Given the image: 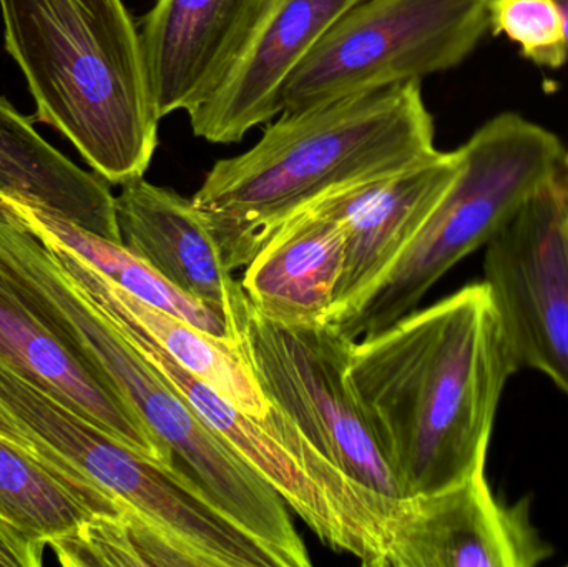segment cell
<instances>
[{
  "label": "cell",
  "mask_w": 568,
  "mask_h": 567,
  "mask_svg": "<svg viewBox=\"0 0 568 567\" xmlns=\"http://www.w3.org/2000/svg\"><path fill=\"white\" fill-rule=\"evenodd\" d=\"M519 369L484 280L353 343L349 378L404 498L486 468Z\"/></svg>",
  "instance_id": "1"
},
{
  "label": "cell",
  "mask_w": 568,
  "mask_h": 567,
  "mask_svg": "<svg viewBox=\"0 0 568 567\" xmlns=\"http://www.w3.org/2000/svg\"><path fill=\"white\" fill-rule=\"evenodd\" d=\"M434 133L420 82L283 112L252 149L219 160L192 202L233 273L324 196L436 155Z\"/></svg>",
  "instance_id": "2"
},
{
  "label": "cell",
  "mask_w": 568,
  "mask_h": 567,
  "mask_svg": "<svg viewBox=\"0 0 568 567\" xmlns=\"http://www.w3.org/2000/svg\"><path fill=\"white\" fill-rule=\"evenodd\" d=\"M3 42L36 117L113 185L145 175L159 143L139 29L122 0H0Z\"/></svg>",
  "instance_id": "3"
},
{
  "label": "cell",
  "mask_w": 568,
  "mask_h": 567,
  "mask_svg": "<svg viewBox=\"0 0 568 567\" xmlns=\"http://www.w3.org/2000/svg\"><path fill=\"white\" fill-rule=\"evenodd\" d=\"M20 295L57 338L142 418L169 449L176 472L265 545L282 567L311 566L280 493L203 422L59 262L40 265Z\"/></svg>",
  "instance_id": "4"
},
{
  "label": "cell",
  "mask_w": 568,
  "mask_h": 567,
  "mask_svg": "<svg viewBox=\"0 0 568 567\" xmlns=\"http://www.w3.org/2000/svg\"><path fill=\"white\" fill-rule=\"evenodd\" d=\"M460 169L396 265L337 330L356 342L417 308L460 260L487 245L534 192L566 170L562 143L517 113L484 123L463 146Z\"/></svg>",
  "instance_id": "5"
},
{
  "label": "cell",
  "mask_w": 568,
  "mask_h": 567,
  "mask_svg": "<svg viewBox=\"0 0 568 567\" xmlns=\"http://www.w3.org/2000/svg\"><path fill=\"white\" fill-rule=\"evenodd\" d=\"M232 325L266 402L373 503L386 526L404 496L349 378L354 342L331 323L272 322L250 300Z\"/></svg>",
  "instance_id": "6"
},
{
  "label": "cell",
  "mask_w": 568,
  "mask_h": 567,
  "mask_svg": "<svg viewBox=\"0 0 568 567\" xmlns=\"http://www.w3.org/2000/svg\"><path fill=\"white\" fill-rule=\"evenodd\" d=\"M0 402L90 479L203 567H280L265 545L223 515L192 479L146 458L0 363Z\"/></svg>",
  "instance_id": "7"
},
{
  "label": "cell",
  "mask_w": 568,
  "mask_h": 567,
  "mask_svg": "<svg viewBox=\"0 0 568 567\" xmlns=\"http://www.w3.org/2000/svg\"><path fill=\"white\" fill-rule=\"evenodd\" d=\"M490 0H359L294 72L282 113L454 69L490 30Z\"/></svg>",
  "instance_id": "8"
},
{
  "label": "cell",
  "mask_w": 568,
  "mask_h": 567,
  "mask_svg": "<svg viewBox=\"0 0 568 567\" xmlns=\"http://www.w3.org/2000/svg\"><path fill=\"white\" fill-rule=\"evenodd\" d=\"M566 170L534 192L487 243L493 292L520 368L546 373L568 396Z\"/></svg>",
  "instance_id": "9"
},
{
  "label": "cell",
  "mask_w": 568,
  "mask_h": 567,
  "mask_svg": "<svg viewBox=\"0 0 568 567\" xmlns=\"http://www.w3.org/2000/svg\"><path fill=\"white\" fill-rule=\"evenodd\" d=\"M384 533L386 567H534L552 553L534 528L529 502L496 498L486 468L400 499Z\"/></svg>",
  "instance_id": "10"
},
{
  "label": "cell",
  "mask_w": 568,
  "mask_h": 567,
  "mask_svg": "<svg viewBox=\"0 0 568 567\" xmlns=\"http://www.w3.org/2000/svg\"><path fill=\"white\" fill-rule=\"evenodd\" d=\"M460 169L459 149L437 152L393 175L349 186L314 203L339 220L346 252L331 325H339L396 265Z\"/></svg>",
  "instance_id": "11"
},
{
  "label": "cell",
  "mask_w": 568,
  "mask_h": 567,
  "mask_svg": "<svg viewBox=\"0 0 568 567\" xmlns=\"http://www.w3.org/2000/svg\"><path fill=\"white\" fill-rule=\"evenodd\" d=\"M273 0H155L140 27L159 120L202 105L225 79Z\"/></svg>",
  "instance_id": "12"
},
{
  "label": "cell",
  "mask_w": 568,
  "mask_h": 567,
  "mask_svg": "<svg viewBox=\"0 0 568 567\" xmlns=\"http://www.w3.org/2000/svg\"><path fill=\"white\" fill-rule=\"evenodd\" d=\"M359 0H273L215 92L189 113L193 135L239 143L282 113L283 92L301 63Z\"/></svg>",
  "instance_id": "13"
},
{
  "label": "cell",
  "mask_w": 568,
  "mask_h": 567,
  "mask_svg": "<svg viewBox=\"0 0 568 567\" xmlns=\"http://www.w3.org/2000/svg\"><path fill=\"white\" fill-rule=\"evenodd\" d=\"M122 243L180 292L223 313L230 323L248 302L192 199L143 176L115 196ZM233 326V325H232Z\"/></svg>",
  "instance_id": "14"
},
{
  "label": "cell",
  "mask_w": 568,
  "mask_h": 567,
  "mask_svg": "<svg viewBox=\"0 0 568 567\" xmlns=\"http://www.w3.org/2000/svg\"><path fill=\"white\" fill-rule=\"evenodd\" d=\"M110 322L202 416L203 422L212 426L280 493L287 508L293 509L324 545L334 551H346L354 556L356 548L353 538L336 506L311 478L310 473L287 452L286 446L273 436L265 419L255 418L236 408L230 399L183 368L142 330L112 318Z\"/></svg>",
  "instance_id": "15"
},
{
  "label": "cell",
  "mask_w": 568,
  "mask_h": 567,
  "mask_svg": "<svg viewBox=\"0 0 568 567\" xmlns=\"http://www.w3.org/2000/svg\"><path fill=\"white\" fill-rule=\"evenodd\" d=\"M0 363L123 445L175 468L169 449L122 396L57 338L2 276Z\"/></svg>",
  "instance_id": "16"
},
{
  "label": "cell",
  "mask_w": 568,
  "mask_h": 567,
  "mask_svg": "<svg viewBox=\"0 0 568 567\" xmlns=\"http://www.w3.org/2000/svg\"><path fill=\"white\" fill-rule=\"evenodd\" d=\"M346 252L339 220L307 206L284 222L245 266L252 305L286 326L327 323Z\"/></svg>",
  "instance_id": "17"
},
{
  "label": "cell",
  "mask_w": 568,
  "mask_h": 567,
  "mask_svg": "<svg viewBox=\"0 0 568 567\" xmlns=\"http://www.w3.org/2000/svg\"><path fill=\"white\" fill-rule=\"evenodd\" d=\"M45 242L52 246L72 282L97 308L116 322L142 330L183 368L212 386L236 408L255 418H265L270 403L235 343L215 338L185 320L135 298L65 246L50 240Z\"/></svg>",
  "instance_id": "18"
},
{
  "label": "cell",
  "mask_w": 568,
  "mask_h": 567,
  "mask_svg": "<svg viewBox=\"0 0 568 567\" xmlns=\"http://www.w3.org/2000/svg\"><path fill=\"white\" fill-rule=\"evenodd\" d=\"M0 193L36 203L103 239L122 242L109 182L53 149L0 97Z\"/></svg>",
  "instance_id": "19"
},
{
  "label": "cell",
  "mask_w": 568,
  "mask_h": 567,
  "mask_svg": "<svg viewBox=\"0 0 568 567\" xmlns=\"http://www.w3.org/2000/svg\"><path fill=\"white\" fill-rule=\"evenodd\" d=\"M0 205L27 229L57 245L65 246L83 262L89 263L100 275L105 276L135 298L156 306L163 312L172 313L215 338L236 345L235 330L223 313L180 292L172 283L159 275L149 263L130 252L122 242H113L95 235L52 210L17 196L0 193Z\"/></svg>",
  "instance_id": "20"
},
{
  "label": "cell",
  "mask_w": 568,
  "mask_h": 567,
  "mask_svg": "<svg viewBox=\"0 0 568 567\" xmlns=\"http://www.w3.org/2000/svg\"><path fill=\"white\" fill-rule=\"evenodd\" d=\"M0 515L47 543L97 516L59 475L0 436Z\"/></svg>",
  "instance_id": "21"
},
{
  "label": "cell",
  "mask_w": 568,
  "mask_h": 567,
  "mask_svg": "<svg viewBox=\"0 0 568 567\" xmlns=\"http://www.w3.org/2000/svg\"><path fill=\"white\" fill-rule=\"evenodd\" d=\"M47 546L60 565L77 566H199L196 556L153 528L135 512L93 516Z\"/></svg>",
  "instance_id": "22"
},
{
  "label": "cell",
  "mask_w": 568,
  "mask_h": 567,
  "mask_svg": "<svg viewBox=\"0 0 568 567\" xmlns=\"http://www.w3.org/2000/svg\"><path fill=\"white\" fill-rule=\"evenodd\" d=\"M490 30L520 47L544 69H560L568 59L562 16L556 0H490Z\"/></svg>",
  "instance_id": "23"
},
{
  "label": "cell",
  "mask_w": 568,
  "mask_h": 567,
  "mask_svg": "<svg viewBox=\"0 0 568 567\" xmlns=\"http://www.w3.org/2000/svg\"><path fill=\"white\" fill-rule=\"evenodd\" d=\"M0 436L19 448L26 449L39 462L45 463L97 516H122L130 512L125 503L97 485L79 466L73 465L62 453L57 452L45 439L40 438L26 423L20 422L2 402H0Z\"/></svg>",
  "instance_id": "24"
},
{
  "label": "cell",
  "mask_w": 568,
  "mask_h": 567,
  "mask_svg": "<svg viewBox=\"0 0 568 567\" xmlns=\"http://www.w3.org/2000/svg\"><path fill=\"white\" fill-rule=\"evenodd\" d=\"M45 541L0 515V566L40 567Z\"/></svg>",
  "instance_id": "25"
},
{
  "label": "cell",
  "mask_w": 568,
  "mask_h": 567,
  "mask_svg": "<svg viewBox=\"0 0 568 567\" xmlns=\"http://www.w3.org/2000/svg\"><path fill=\"white\" fill-rule=\"evenodd\" d=\"M556 3L559 7L560 16H562L564 33H566L568 47V0H556Z\"/></svg>",
  "instance_id": "26"
},
{
  "label": "cell",
  "mask_w": 568,
  "mask_h": 567,
  "mask_svg": "<svg viewBox=\"0 0 568 567\" xmlns=\"http://www.w3.org/2000/svg\"><path fill=\"white\" fill-rule=\"evenodd\" d=\"M564 199H566V220L568 229V176L566 173V180H564Z\"/></svg>",
  "instance_id": "27"
},
{
  "label": "cell",
  "mask_w": 568,
  "mask_h": 567,
  "mask_svg": "<svg viewBox=\"0 0 568 567\" xmlns=\"http://www.w3.org/2000/svg\"><path fill=\"white\" fill-rule=\"evenodd\" d=\"M566 173L568 176V152H566Z\"/></svg>",
  "instance_id": "28"
}]
</instances>
